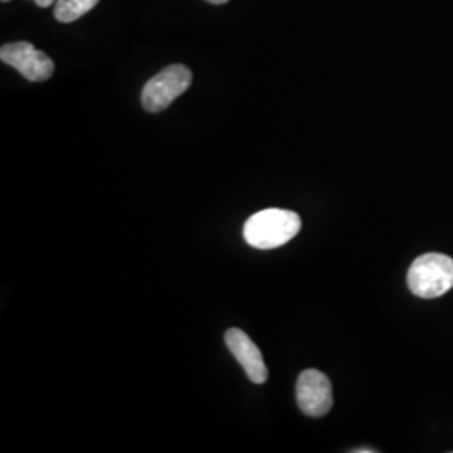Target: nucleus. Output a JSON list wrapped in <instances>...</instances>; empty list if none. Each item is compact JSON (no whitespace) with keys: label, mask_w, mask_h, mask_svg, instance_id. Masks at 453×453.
I'll return each instance as SVG.
<instances>
[{"label":"nucleus","mask_w":453,"mask_h":453,"mask_svg":"<svg viewBox=\"0 0 453 453\" xmlns=\"http://www.w3.org/2000/svg\"><path fill=\"white\" fill-rule=\"evenodd\" d=\"M296 211L267 209L252 215L243 226V239L254 249H277L292 241L301 230Z\"/></svg>","instance_id":"nucleus-1"},{"label":"nucleus","mask_w":453,"mask_h":453,"mask_svg":"<svg viewBox=\"0 0 453 453\" xmlns=\"http://www.w3.org/2000/svg\"><path fill=\"white\" fill-rule=\"evenodd\" d=\"M207 2H211V4H226L228 0H207Z\"/></svg>","instance_id":"nucleus-10"},{"label":"nucleus","mask_w":453,"mask_h":453,"mask_svg":"<svg viewBox=\"0 0 453 453\" xmlns=\"http://www.w3.org/2000/svg\"><path fill=\"white\" fill-rule=\"evenodd\" d=\"M353 453H374V449H357V450H351Z\"/></svg>","instance_id":"nucleus-9"},{"label":"nucleus","mask_w":453,"mask_h":453,"mask_svg":"<svg viewBox=\"0 0 453 453\" xmlns=\"http://www.w3.org/2000/svg\"><path fill=\"white\" fill-rule=\"evenodd\" d=\"M408 288L421 299H435L453 288V259L443 254H425L408 271Z\"/></svg>","instance_id":"nucleus-2"},{"label":"nucleus","mask_w":453,"mask_h":453,"mask_svg":"<svg viewBox=\"0 0 453 453\" xmlns=\"http://www.w3.org/2000/svg\"><path fill=\"white\" fill-rule=\"evenodd\" d=\"M226 348L234 357L241 363L243 372L247 378L256 383V385H264L267 381V366L264 363L262 351L257 348V344L250 340L242 329L232 327L226 333Z\"/></svg>","instance_id":"nucleus-6"},{"label":"nucleus","mask_w":453,"mask_h":453,"mask_svg":"<svg viewBox=\"0 0 453 453\" xmlns=\"http://www.w3.org/2000/svg\"><path fill=\"white\" fill-rule=\"evenodd\" d=\"M2 2H9V0H2Z\"/></svg>","instance_id":"nucleus-11"},{"label":"nucleus","mask_w":453,"mask_h":453,"mask_svg":"<svg viewBox=\"0 0 453 453\" xmlns=\"http://www.w3.org/2000/svg\"><path fill=\"white\" fill-rule=\"evenodd\" d=\"M296 398L304 415L312 418L327 415L333 408V387L329 378L318 370L301 372L296 385Z\"/></svg>","instance_id":"nucleus-5"},{"label":"nucleus","mask_w":453,"mask_h":453,"mask_svg":"<svg viewBox=\"0 0 453 453\" xmlns=\"http://www.w3.org/2000/svg\"><path fill=\"white\" fill-rule=\"evenodd\" d=\"M192 71L187 65H172L146 82L142 91V104L148 113H160L192 84Z\"/></svg>","instance_id":"nucleus-3"},{"label":"nucleus","mask_w":453,"mask_h":453,"mask_svg":"<svg viewBox=\"0 0 453 453\" xmlns=\"http://www.w3.org/2000/svg\"><path fill=\"white\" fill-rule=\"evenodd\" d=\"M39 7H49V5H52L54 2H58V0H34Z\"/></svg>","instance_id":"nucleus-8"},{"label":"nucleus","mask_w":453,"mask_h":453,"mask_svg":"<svg viewBox=\"0 0 453 453\" xmlns=\"http://www.w3.org/2000/svg\"><path fill=\"white\" fill-rule=\"evenodd\" d=\"M0 59L5 65L16 67L27 81H48L54 74V63L48 54L26 41L4 44L0 49Z\"/></svg>","instance_id":"nucleus-4"},{"label":"nucleus","mask_w":453,"mask_h":453,"mask_svg":"<svg viewBox=\"0 0 453 453\" xmlns=\"http://www.w3.org/2000/svg\"><path fill=\"white\" fill-rule=\"evenodd\" d=\"M99 0H58L54 7V16L59 22H74L80 17L95 9Z\"/></svg>","instance_id":"nucleus-7"}]
</instances>
